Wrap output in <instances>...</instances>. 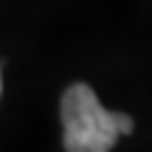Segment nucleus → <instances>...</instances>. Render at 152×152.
<instances>
[{"instance_id": "nucleus-1", "label": "nucleus", "mask_w": 152, "mask_h": 152, "mask_svg": "<svg viewBox=\"0 0 152 152\" xmlns=\"http://www.w3.org/2000/svg\"><path fill=\"white\" fill-rule=\"evenodd\" d=\"M64 150L69 152H107L118 142L112 112L96 99L86 83H72L61 96Z\"/></svg>"}, {"instance_id": "nucleus-2", "label": "nucleus", "mask_w": 152, "mask_h": 152, "mask_svg": "<svg viewBox=\"0 0 152 152\" xmlns=\"http://www.w3.org/2000/svg\"><path fill=\"white\" fill-rule=\"evenodd\" d=\"M112 120H115V128H118V134H120V136L134 131V120H131L128 115H123V112H112Z\"/></svg>"}, {"instance_id": "nucleus-3", "label": "nucleus", "mask_w": 152, "mask_h": 152, "mask_svg": "<svg viewBox=\"0 0 152 152\" xmlns=\"http://www.w3.org/2000/svg\"><path fill=\"white\" fill-rule=\"evenodd\" d=\"M0 88H3V83H0Z\"/></svg>"}]
</instances>
